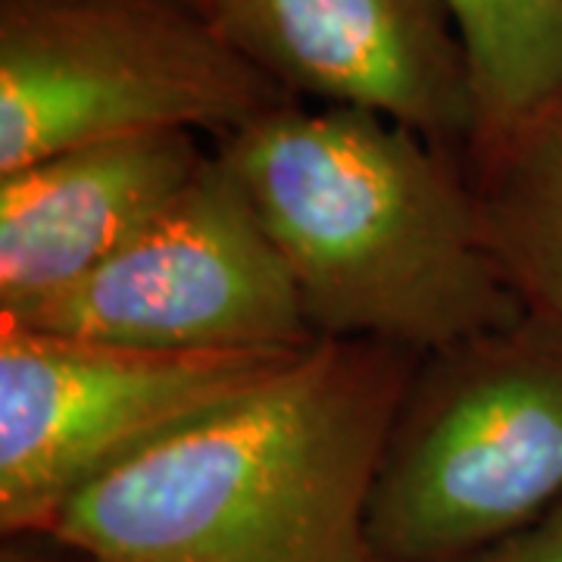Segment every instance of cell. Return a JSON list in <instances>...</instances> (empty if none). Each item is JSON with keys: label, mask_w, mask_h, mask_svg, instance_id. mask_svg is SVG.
<instances>
[{"label": "cell", "mask_w": 562, "mask_h": 562, "mask_svg": "<svg viewBox=\"0 0 562 562\" xmlns=\"http://www.w3.org/2000/svg\"><path fill=\"white\" fill-rule=\"evenodd\" d=\"M465 169L513 291L562 322V110L479 140Z\"/></svg>", "instance_id": "9"}, {"label": "cell", "mask_w": 562, "mask_h": 562, "mask_svg": "<svg viewBox=\"0 0 562 562\" xmlns=\"http://www.w3.org/2000/svg\"><path fill=\"white\" fill-rule=\"evenodd\" d=\"M465 562H562V501L516 535Z\"/></svg>", "instance_id": "11"}, {"label": "cell", "mask_w": 562, "mask_h": 562, "mask_svg": "<svg viewBox=\"0 0 562 562\" xmlns=\"http://www.w3.org/2000/svg\"><path fill=\"white\" fill-rule=\"evenodd\" d=\"M450 7L472 63L479 140L562 110V0H450Z\"/></svg>", "instance_id": "10"}, {"label": "cell", "mask_w": 562, "mask_h": 562, "mask_svg": "<svg viewBox=\"0 0 562 562\" xmlns=\"http://www.w3.org/2000/svg\"><path fill=\"white\" fill-rule=\"evenodd\" d=\"M562 501V322L528 313L416 362L372 497L375 562H465Z\"/></svg>", "instance_id": "3"}, {"label": "cell", "mask_w": 562, "mask_h": 562, "mask_svg": "<svg viewBox=\"0 0 562 562\" xmlns=\"http://www.w3.org/2000/svg\"><path fill=\"white\" fill-rule=\"evenodd\" d=\"M0 562H88V557L50 528H25L3 538Z\"/></svg>", "instance_id": "12"}, {"label": "cell", "mask_w": 562, "mask_h": 562, "mask_svg": "<svg viewBox=\"0 0 562 562\" xmlns=\"http://www.w3.org/2000/svg\"><path fill=\"white\" fill-rule=\"evenodd\" d=\"M294 98L194 0H0V176L94 140H216Z\"/></svg>", "instance_id": "4"}, {"label": "cell", "mask_w": 562, "mask_h": 562, "mask_svg": "<svg viewBox=\"0 0 562 562\" xmlns=\"http://www.w3.org/2000/svg\"><path fill=\"white\" fill-rule=\"evenodd\" d=\"M319 341L413 353L525 313L465 160L401 122L291 101L216 140Z\"/></svg>", "instance_id": "2"}, {"label": "cell", "mask_w": 562, "mask_h": 562, "mask_svg": "<svg viewBox=\"0 0 562 562\" xmlns=\"http://www.w3.org/2000/svg\"><path fill=\"white\" fill-rule=\"evenodd\" d=\"M301 350H157L0 319V528H47L88 484L272 379Z\"/></svg>", "instance_id": "5"}, {"label": "cell", "mask_w": 562, "mask_h": 562, "mask_svg": "<svg viewBox=\"0 0 562 562\" xmlns=\"http://www.w3.org/2000/svg\"><path fill=\"white\" fill-rule=\"evenodd\" d=\"M210 157L194 132H147L0 176V316H20L98 269Z\"/></svg>", "instance_id": "8"}, {"label": "cell", "mask_w": 562, "mask_h": 562, "mask_svg": "<svg viewBox=\"0 0 562 562\" xmlns=\"http://www.w3.org/2000/svg\"><path fill=\"white\" fill-rule=\"evenodd\" d=\"M0 319L157 350H301L319 341L279 247L216 147L98 269Z\"/></svg>", "instance_id": "6"}, {"label": "cell", "mask_w": 562, "mask_h": 562, "mask_svg": "<svg viewBox=\"0 0 562 562\" xmlns=\"http://www.w3.org/2000/svg\"><path fill=\"white\" fill-rule=\"evenodd\" d=\"M194 3H201V7H203V10H206V0H194Z\"/></svg>", "instance_id": "13"}, {"label": "cell", "mask_w": 562, "mask_h": 562, "mask_svg": "<svg viewBox=\"0 0 562 562\" xmlns=\"http://www.w3.org/2000/svg\"><path fill=\"white\" fill-rule=\"evenodd\" d=\"M416 362L391 344H310L47 528L88 562H375L369 497Z\"/></svg>", "instance_id": "1"}, {"label": "cell", "mask_w": 562, "mask_h": 562, "mask_svg": "<svg viewBox=\"0 0 562 562\" xmlns=\"http://www.w3.org/2000/svg\"><path fill=\"white\" fill-rule=\"evenodd\" d=\"M206 13L294 101L379 113L462 160L479 140L450 0H206Z\"/></svg>", "instance_id": "7"}]
</instances>
